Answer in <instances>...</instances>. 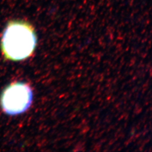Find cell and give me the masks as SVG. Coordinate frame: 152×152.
Returning <instances> with one entry per match:
<instances>
[{
    "label": "cell",
    "instance_id": "6da1fadb",
    "mask_svg": "<svg viewBox=\"0 0 152 152\" xmlns=\"http://www.w3.org/2000/svg\"><path fill=\"white\" fill-rule=\"evenodd\" d=\"M36 44V34L29 23L23 20H11L4 30L1 48L6 59L20 61L32 55Z\"/></svg>",
    "mask_w": 152,
    "mask_h": 152
},
{
    "label": "cell",
    "instance_id": "7a4b0ae2",
    "mask_svg": "<svg viewBox=\"0 0 152 152\" xmlns=\"http://www.w3.org/2000/svg\"><path fill=\"white\" fill-rule=\"evenodd\" d=\"M33 92L26 83L18 82L6 87L0 97L1 108L6 114L15 115L29 108L32 102Z\"/></svg>",
    "mask_w": 152,
    "mask_h": 152
}]
</instances>
